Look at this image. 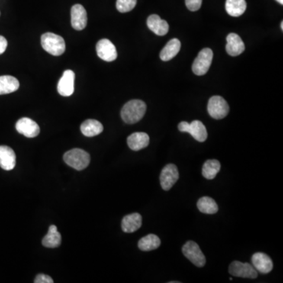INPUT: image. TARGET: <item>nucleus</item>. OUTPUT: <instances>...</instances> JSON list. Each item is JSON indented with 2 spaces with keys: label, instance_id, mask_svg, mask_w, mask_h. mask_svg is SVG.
<instances>
[{
  "label": "nucleus",
  "instance_id": "obj_25",
  "mask_svg": "<svg viewBox=\"0 0 283 283\" xmlns=\"http://www.w3.org/2000/svg\"><path fill=\"white\" fill-rule=\"evenodd\" d=\"M161 245V239L157 235L150 234L146 235L139 240L138 243L139 249L142 251H152L159 248Z\"/></svg>",
  "mask_w": 283,
  "mask_h": 283
},
{
  "label": "nucleus",
  "instance_id": "obj_19",
  "mask_svg": "<svg viewBox=\"0 0 283 283\" xmlns=\"http://www.w3.org/2000/svg\"><path fill=\"white\" fill-rule=\"evenodd\" d=\"M127 145L132 150L138 151L147 147L149 143V137L145 132H135L128 136Z\"/></svg>",
  "mask_w": 283,
  "mask_h": 283
},
{
  "label": "nucleus",
  "instance_id": "obj_32",
  "mask_svg": "<svg viewBox=\"0 0 283 283\" xmlns=\"http://www.w3.org/2000/svg\"><path fill=\"white\" fill-rule=\"evenodd\" d=\"M277 2L279 3L281 5L283 4V0H276Z\"/></svg>",
  "mask_w": 283,
  "mask_h": 283
},
{
  "label": "nucleus",
  "instance_id": "obj_30",
  "mask_svg": "<svg viewBox=\"0 0 283 283\" xmlns=\"http://www.w3.org/2000/svg\"><path fill=\"white\" fill-rule=\"evenodd\" d=\"M35 283H53L54 280L49 275L40 274L35 278Z\"/></svg>",
  "mask_w": 283,
  "mask_h": 283
},
{
  "label": "nucleus",
  "instance_id": "obj_9",
  "mask_svg": "<svg viewBox=\"0 0 283 283\" xmlns=\"http://www.w3.org/2000/svg\"><path fill=\"white\" fill-rule=\"evenodd\" d=\"M178 168L173 164H168L164 167L160 175V183L162 189L165 191H169L178 181Z\"/></svg>",
  "mask_w": 283,
  "mask_h": 283
},
{
  "label": "nucleus",
  "instance_id": "obj_3",
  "mask_svg": "<svg viewBox=\"0 0 283 283\" xmlns=\"http://www.w3.org/2000/svg\"><path fill=\"white\" fill-rule=\"evenodd\" d=\"M64 161L74 169L81 171L89 165L91 158L84 149H72L64 155Z\"/></svg>",
  "mask_w": 283,
  "mask_h": 283
},
{
  "label": "nucleus",
  "instance_id": "obj_31",
  "mask_svg": "<svg viewBox=\"0 0 283 283\" xmlns=\"http://www.w3.org/2000/svg\"><path fill=\"white\" fill-rule=\"evenodd\" d=\"M7 40L4 36H0V55H2L7 50Z\"/></svg>",
  "mask_w": 283,
  "mask_h": 283
},
{
  "label": "nucleus",
  "instance_id": "obj_16",
  "mask_svg": "<svg viewBox=\"0 0 283 283\" xmlns=\"http://www.w3.org/2000/svg\"><path fill=\"white\" fill-rule=\"evenodd\" d=\"M16 165V155L11 147L0 146V167L6 171L14 169Z\"/></svg>",
  "mask_w": 283,
  "mask_h": 283
},
{
  "label": "nucleus",
  "instance_id": "obj_20",
  "mask_svg": "<svg viewBox=\"0 0 283 283\" xmlns=\"http://www.w3.org/2000/svg\"><path fill=\"white\" fill-rule=\"evenodd\" d=\"M181 43L178 39L170 40L160 53V58L164 62L172 60L181 50Z\"/></svg>",
  "mask_w": 283,
  "mask_h": 283
},
{
  "label": "nucleus",
  "instance_id": "obj_8",
  "mask_svg": "<svg viewBox=\"0 0 283 283\" xmlns=\"http://www.w3.org/2000/svg\"><path fill=\"white\" fill-rule=\"evenodd\" d=\"M229 273L232 276L244 278H256L258 275V271L252 264L237 261L230 264Z\"/></svg>",
  "mask_w": 283,
  "mask_h": 283
},
{
  "label": "nucleus",
  "instance_id": "obj_5",
  "mask_svg": "<svg viewBox=\"0 0 283 283\" xmlns=\"http://www.w3.org/2000/svg\"><path fill=\"white\" fill-rule=\"evenodd\" d=\"M182 251L184 256L196 267L202 268L205 265V256L196 242L189 241L183 246Z\"/></svg>",
  "mask_w": 283,
  "mask_h": 283
},
{
  "label": "nucleus",
  "instance_id": "obj_13",
  "mask_svg": "<svg viewBox=\"0 0 283 283\" xmlns=\"http://www.w3.org/2000/svg\"><path fill=\"white\" fill-rule=\"evenodd\" d=\"M74 81L75 73L73 71L70 69L64 71L62 76L58 84V92L62 96H71L74 92Z\"/></svg>",
  "mask_w": 283,
  "mask_h": 283
},
{
  "label": "nucleus",
  "instance_id": "obj_1",
  "mask_svg": "<svg viewBox=\"0 0 283 283\" xmlns=\"http://www.w3.org/2000/svg\"><path fill=\"white\" fill-rule=\"evenodd\" d=\"M146 105L142 100H131L127 101L120 112L121 118L127 124H136L144 117Z\"/></svg>",
  "mask_w": 283,
  "mask_h": 283
},
{
  "label": "nucleus",
  "instance_id": "obj_12",
  "mask_svg": "<svg viewBox=\"0 0 283 283\" xmlns=\"http://www.w3.org/2000/svg\"><path fill=\"white\" fill-rule=\"evenodd\" d=\"M16 129L18 133L27 138L36 137L40 132V128L37 123L28 117L20 119L16 124Z\"/></svg>",
  "mask_w": 283,
  "mask_h": 283
},
{
  "label": "nucleus",
  "instance_id": "obj_24",
  "mask_svg": "<svg viewBox=\"0 0 283 283\" xmlns=\"http://www.w3.org/2000/svg\"><path fill=\"white\" fill-rule=\"evenodd\" d=\"M245 0H226V11L232 17H239L245 13L246 10Z\"/></svg>",
  "mask_w": 283,
  "mask_h": 283
},
{
  "label": "nucleus",
  "instance_id": "obj_21",
  "mask_svg": "<svg viewBox=\"0 0 283 283\" xmlns=\"http://www.w3.org/2000/svg\"><path fill=\"white\" fill-rule=\"evenodd\" d=\"M81 132L87 137H93L101 134L103 132L102 124L96 120H87L81 126Z\"/></svg>",
  "mask_w": 283,
  "mask_h": 283
},
{
  "label": "nucleus",
  "instance_id": "obj_27",
  "mask_svg": "<svg viewBox=\"0 0 283 283\" xmlns=\"http://www.w3.org/2000/svg\"><path fill=\"white\" fill-rule=\"evenodd\" d=\"M220 162L217 160H208L202 168V175L207 179H213L220 170Z\"/></svg>",
  "mask_w": 283,
  "mask_h": 283
},
{
  "label": "nucleus",
  "instance_id": "obj_26",
  "mask_svg": "<svg viewBox=\"0 0 283 283\" xmlns=\"http://www.w3.org/2000/svg\"><path fill=\"white\" fill-rule=\"evenodd\" d=\"M197 209L204 214H215L219 210L215 200L210 197H202L197 201Z\"/></svg>",
  "mask_w": 283,
  "mask_h": 283
},
{
  "label": "nucleus",
  "instance_id": "obj_7",
  "mask_svg": "<svg viewBox=\"0 0 283 283\" xmlns=\"http://www.w3.org/2000/svg\"><path fill=\"white\" fill-rule=\"evenodd\" d=\"M213 52L210 48H204L199 52L192 65V70L197 75L207 73L213 62Z\"/></svg>",
  "mask_w": 283,
  "mask_h": 283
},
{
  "label": "nucleus",
  "instance_id": "obj_33",
  "mask_svg": "<svg viewBox=\"0 0 283 283\" xmlns=\"http://www.w3.org/2000/svg\"><path fill=\"white\" fill-rule=\"evenodd\" d=\"M281 30H283V21L281 22Z\"/></svg>",
  "mask_w": 283,
  "mask_h": 283
},
{
  "label": "nucleus",
  "instance_id": "obj_11",
  "mask_svg": "<svg viewBox=\"0 0 283 283\" xmlns=\"http://www.w3.org/2000/svg\"><path fill=\"white\" fill-rule=\"evenodd\" d=\"M71 24L74 30L81 31L86 28L88 24L87 11L81 4H75L71 9Z\"/></svg>",
  "mask_w": 283,
  "mask_h": 283
},
{
  "label": "nucleus",
  "instance_id": "obj_18",
  "mask_svg": "<svg viewBox=\"0 0 283 283\" xmlns=\"http://www.w3.org/2000/svg\"><path fill=\"white\" fill-rule=\"evenodd\" d=\"M142 216L139 213H132L124 216L122 220L121 227L125 233H133L142 226Z\"/></svg>",
  "mask_w": 283,
  "mask_h": 283
},
{
  "label": "nucleus",
  "instance_id": "obj_4",
  "mask_svg": "<svg viewBox=\"0 0 283 283\" xmlns=\"http://www.w3.org/2000/svg\"><path fill=\"white\" fill-rule=\"evenodd\" d=\"M178 130L191 134L195 140L203 143L207 139L208 132L205 126L200 120H194L191 123L182 121L178 124Z\"/></svg>",
  "mask_w": 283,
  "mask_h": 283
},
{
  "label": "nucleus",
  "instance_id": "obj_10",
  "mask_svg": "<svg viewBox=\"0 0 283 283\" xmlns=\"http://www.w3.org/2000/svg\"><path fill=\"white\" fill-rule=\"evenodd\" d=\"M97 55L106 62H113L117 58V49L110 40L102 39L96 45Z\"/></svg>",
  "mask_w": 283,
  "mask_h": 283
},
{
  "label": "nucleus",
  "instance_id": "obj_6",
  "mask_svg": "<svg viewBox=\"0 0 283 283\" xmlns=\"http://www.w3.org/2000/svg\"><path fill=\"white\" fill-rule=\"evenodd\" d=\"M229 108L228 104L226 102L224 98L221 96L216 95L213 96L209 100L208 103V112L210 113L213 118L216 120L224 118L228 114Z\"/></svg>",
  "mask_w": 283,
  "mask_h": 283
},
{
  "label": "nucleus",
  "instance_id": "obj_2",
  "mask_svg": "<svg viewBox=\"0 0 283 283\" xmlns=\"http://www.w3.org/2000/svg\"><path fill=\"white\" fill-rule=\"evenodd\" d=\"M43 48L54 56H60L65 50V43L63 38L52 33H44L41 36Z\"/></svg>",
  "mask_w": 283,
  "mask_h": 283
},
{
  "label": "nucleus",
  "instance_id": "obj_14",
  "mask_svg": "<svg viewBox=\"0 0 283 283\" xmlns=\"http://www.w3.org/2000/svg\"><path fill=\"white\" fill-rule=\"evenodd\" d=\"M252 265L258 272L268 274L273 269V262L271 258L263 252H256L252 255Z\"/></svg>",
  "mask_w": 283,
  "mask_h": 283
},
{
  "label": "nucleus",
  "instance_id": "obj_29",
  "mask_svg": "<svg viewBox=\"0 0 283 283\" xmlns=\"http://www.w3.org/2000/svg\"><path fill=\"white\" fill-rule=\"evenodd\" d=\"M186 6L191 11H197L201 8L202 0H185Z\"/></svg>",
  "mask_w": 283,
  "mask_h": 283
},
{
  "label": "nucleus",
  "instance_id": "obj_22",
  "mask_svg": "<svg viewBox=\"0 0 283 283\" xmlns=\"http://www.w3.org/2000/svg\"><path fill=\"white\" fill-rule=\"evenodd\" d=\"M19 86L18 80L12 75L0 76V95L14 92L18 89Z\"/></svg>",
  "mask_w": 283,
  "mask_h": 283
},
{
  "label": "nucleus",
  "instance_id": "obj_23",
  "mask_svg": "<svg viewBox=\"0 0 283 283\" xmlns=\"http://www.w3.org/2000/svg\"><path fill=\"white\" fill-rule=\"evenodd\" d=\"M62 242V236L58 231L55 225H50L49 227L48 233L43 238L42 243L46 248H57L60 246Z\"/></svg>",
  "mask_w": 283,
  "mask_h": 283
},
{
  "label": "nucleus",
  "instance_id": "obj_15",
  "mask_svg": "<svg viewBox=\"0 0 283 283\" xmlns=\"http://www.w3.org/2000/svg\"><path fill=\"white\" fill-rule=\"evenodd\" d=\"M226 50L230 56H239L245 50V44L240 36L236 33H230L226 36Z\"/></svg>",
  "mask_w": 283,
  "mask_h": 283
},
{
  "label": "nucleus",
  "instance_id": "obj_17",
  "mask_svg": "<svg viewBox=\"0 0 283 283\" xmlns=\"http://www.w3.org/2000/svg\"><path fill=\"white\" fill-rule=\"evenodd\" d=\"M148 28L158 36H165L168 33L169 26L168 22L157 14H152L146 21Z\"/></svg>",
  "mask_w": 283,
  "mask_h": 283
},
{
  "label": "nucleus",
  "instance_id": "obj_28",
  "mask_svg": "<svg viewBox=\"0 0 283 283\" xmlns=\"http://www.w3.org/2000/svg\"><path fill=\"white\" fill-rule=\"evenodd\" d=\"M137 4V0H117V11L120 13H127L132 11Z\"/></svg>",
  "mask_w": 283,
  "mask_h": 283
}]
</instances>
